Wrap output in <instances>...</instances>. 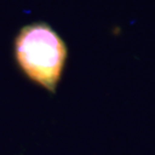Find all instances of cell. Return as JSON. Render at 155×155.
I'll list each match as a JSON object with an SVG mask.
<instances>
[{"mask_svg":"<svg viewBox=\"0 0 155 155\" xmlns=\"http://www.w3.org/2000/svg\"><path fill=\"white\" fill-rule=\"evenodd\" d=\"M15 54L24 73L54 93L63 74L68 48L63 38L48 24L23 27L15 40Z\"/></svg>","mask_w":155,"mask_h":155,"instance_id":"1","label":"cell"}]
</instances>
